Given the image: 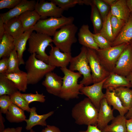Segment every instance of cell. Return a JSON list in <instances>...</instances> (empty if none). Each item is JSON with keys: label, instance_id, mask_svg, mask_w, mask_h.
Listing matches in <instances>:
<instances>
[{"label": "cell", "instance_id": "cell-28", "mask_svg": "<svg viewBox=\"0 0 132 132\" xmlns=\"http://www.w3.org/2000/svg\"><path fill=\"white\" fill-rule=\"evenodd\" d=\"M127 119L125 116L119 115L112 121L111 123L107 125L102 132H127L126 127Z\"/></svg>", "mask_w": 132, "mask_h": 132}, {"label": "cell", "instance_id": "cell-18", "mask_svg": "<svg viewBox=\"0 0 132 132\" xmlns=\"http://www.w3.org/2000/svg\"><path fill=\"white\" fill-rule=\"evenodd\" d=\"M79 43L83 46L96 50L99 49L95 42L93 33L90 31L88 24L83 25L78 34Z\"/></svg>", "mask_w": 132, "mask_h": 132}, {"label": "cell", "instance_id": "cell-3", "mask_svg": "<svg viewBox=\"0 0 132 132\" xmlns=\"http://www.w3.org/2000/svg\"><path fill=\"white\" fill-rule=\"evenodd\" d=\"M35 53L31 54L25 63L28 84H36L56 67L38 59Z\"/></svg>", "mask_w": 132, "mask_h": 132}, {"label": "cell", "instance_id": "cell-55", "mask_svg": "<svg viewBox=\"0 0 132 132\" xmlns=\"http://www.w3.org/2000/svg\"><path fill=\"white\" fill-rule=\"evenodd\" d=\"M130 42L132 44V40H131V41H130Z\"/></svg>", "mask_w": 132, "mask_h": 132}, {"label": "cell", "instance_id": "cell-16", "mask_svg": "<svg viewBox=\"0 0 132 132\" xmlns=\"http://www.w3.org/2000/svg\"><path fill=\"white\" fill-rule=\"evenodd\" d=\"M113 110L108 103L106 98H103L100 103L97 125L98 128L101 131L114 118Z\"/></svg>", "mask_w": 132, "mask_h": 132}, {"label": "cell", "instance_id": "cell-8", "mask_svg": "<svg viewBox=\"0 0 132 132\" xmlns=\"http://www.w3.org/2000/svg\"><path fill=\"white\" fill-rule=\"evenodd\" d=\"M129 43L96 50L102 65L110 73L112 72L120 56Z\"/></svg>", "mask_w": 132, "mask_h": 132}, {"label": "cell", "instance_id": "cell-27", "mask_svg": "<svg viewBox=\"0 0 132 132\" xmlns=\"http://www.w3.org/2000/svg\"><path fill=\"white\" fill-rule=\"evenodd\" d=\"M24 111L12 103L6 114V119L11 123H18L25 121L26 119Z\"/></svg>", "mask_w": 132, "mask_h": 132}, {"label": "cell", "instance_id": "cell-1", "mask_svg": "<svg viewBox=\"0 0 132 132\" xmlns=\"http://www.w3.org/2000/svg\"><path fill=\"white\" fill-rule=\"evenodd\" d=\"M99 110L89 98H86L74 106L71 114L77 124L96 125Z\"/></svg>", "mask_w": 132, "mask_h": 132}, {"label": "cell", "instance_id": "cell-7", "mask_svg": "<svg viewBox=\"0 0 132 132\" xmlns=\"http://www.w3.org/2000/svg\"><path fill=\"white\" fill-rule=\"evenodd\" d=\"M73 17H66L63 16L60 18L50 17L40 20L33 27L36 32L53 36L57 29L63 26L73 23Z\"/></svg>", "mask_w": 132, "mask_h": 132}, {"label": "cell", "instance_id": "cell-2", "mask_svg": "<svg viewBox=\"0 0 132 132\" xmlns=\"http://www.w3.org/2000/svg\"><path fill=\"white\" fill-rule=\"evenodd\" d=\"M64 75L61 90L58 96L66 100L78 98L79 95L82 94L80 90L84 86L78 84V79L82 75L78 72L72 71L66 67L60 68Z\"/></svg>", "mask_w": 132, "mask_h": 132}, {"label": "cell", "instance_id": "cell-15", "mask_svg": "<svg viewBox=\"0 0 132 132\" xmlns=\"http://www.w3.org/2000/svg\"><path fill=\"white\" fill-rule=\"evenodd\" d=\"M52 72L45 75L42 84L48 93L58 97L62 87L63 77Z\"/></svg>", "mask_w": 132, "mask_h": 132}, {"label": "cell", "instance_id": "cell-39", "mask_svg": "<svg viewBox=\"0 0 132 132\" xmlns=\"http://www.w3.org/2000/svg\"><path fill=\"white\" fill-rule=\"evenodd\" d=\"M94 40L100 49H104L111 46V42L100 33L93 34Z\"/></svg>", "mask_w": 132, "mask_h": 132}, {"label": "cell", "instance_id": "cell-47", "mask_svg": "<svg viewBox=\"0 0 132 132\" xmlns=\"http://www.w3.org/2000/svg\"><path fill=\"white\" fill-rule=\"evenodd\" d=\"M2 114L0 112V132H2L5 129L4 124L5 120Z\"/></svg>", "mask_w": 132, "mask_h": 132}, {"label": "cell", "instance_id": "cell-12", "mask_svg": "<svg viewBox=\"0 0 132 132\" xmlns=\"http://www.w3.org/2000/svg\"><path fill=\"white\" fill-rule=\"evenodd\" d=\"M107 78L91 86H83L80 90L82 94L87 96L94 106L99 110L101 100L105 97L102 91L103 84Z\"/></svg>", "mask_w": 132, "mask_h": 132}, {"label": "cell", "instance_id": "cell-56", "mask_svg": "<svg viewBox=\"0 0 132 132\" xmlns=\"http://www.w3.org/2000/svg\"><path fill=\"white\" fill-rule=\"evenodd\" d=\"M132 119V118H131V119Z\"/></svg>", "mask_w": 132, "mask_h": 132}, {"label": "cell", "instance_id": "cell-41", "mask_svg": "<svg viewBox=\"0 0 132 132\" xmlns=\"http://www.w3.org/2000/svg\"><path fill=\"white\" fill-rule=\"evenodd\" d=\"M12 103L10 96L6 95L0 96V112L6 114Z\"/></svg>", "mask_w": 132, "mask_h": 132}, {"label": "cell", "instance_id": "cell-13", "mask_svg": "<svg viewBox=\"0 0 132 132\" xmlns=\"http://www.w3.org/2000/svg\"><path fill=\"white\" fill-rule=\"evenodd\" d=\"M48 55V64L55 67H66L72 58L71 53L62 52L60 49L52 44Z\"/></svg>", "mask_w": 132, "mask_h": 132}, {"label": "cell", "instance_id": "cell-11", "mask_svg": "<svg viewBox=\"0 0 132 132\" xmlns=\"http://www.w3.org/2000/svg\"><path fill=\"white\" fill-rule=\"evenodd\" d=\"M34 10L41 17L44 19L47 17L60 18L63 15L64 11L53 2L44 0L37 1Z\"/></svg>", "mask_w": 132, "mask_h": 132}, {"label": "cell", "instance_id": "cell-54", "mask_svg": "<svg viewBox=\"0 0 132 132\" xmlns=\"http://www.w3.org/2000/svg\"><path fill=\"white\" fill-rule=\"evenodd\" d=\"M126 77L130 81L131 86V87H132V73L130 74Z\"/></svg>", "mask_w": 132, "mask_h": 132}, {"label": "cell", "instance_id": "cell-10", "mask_svg": "<svg viewBox=\"0 0 132 132\" xmlns=\"http://www.w3.org/2000/svg\"><path fill=\"white\" fill-rule=\"evenodd\" d=\"M111 73L126 77L132 73V44L129 43L123 51Z\"/></svg>", "mask_w": 132, "mask_h": 132}, {"label": "cell", "instance_id": "cell-52", "mask_svg": "<svg viewBox=\"0 0 132 132\" xmlns=\"http://www.w3.org/2000/svg\"><path fill=\"white\" fill-rule=\"evenodd\" d=\"M128 7L131 13H132V0H126Z\"/></svg>", "mask_w": 132, "mask_h": 132}, {"label": "cell", "instance_id": "cell-4", "mask_svg": "<svg viewBox=\"0 0 132 132\" xmlns=\"http://www.w3.org/2000/svg\"><path fill=\"white\" fill-rule=\"evenodd\" d=\"M77 27L73 23L65 25L57 31L53 36L55 46L64 53H71L72 44L76 42Z\"/></svg>", "mask_w": 132, "mask_h": 132}, {"label": "cell", "instance_id": "cell-38", "mask_svg": "<svg viewBox=\"0 0 132 132\" xmlns=\"http://www.w3.org/2000/svg\"><path fill=\"white\" fill-rule=\"evenodd\" d=\"M92 2L98 10L103 22L109 12L110 6L102 0H93Z\"/></svg>", "mask_w": 132, "mask_h": 132}, {"label": "cell", "instance_id": "cell-19", "mask_svg": "<svg viewBox=\"0 0 132 132\" xmlns=\"http://www.w3.org/2000/svg\"><path fill=\"white\" fill-rule=\"evenodd\" d=\"M132 40V13L117 36L111 43V46L130 43Z\"/></svg>", "mask_w": 132, "mask_h": 132}, {"label": "cell", "instance_id": "cell-44", "mask_svg": "<svg viewBox=\"0 0 132 132\" xmlns=\"http://www.w3.org/2000/svg\"><path fill=\"white\" fill-rule=\"evenodd\" d=\"M40 132H62L57 127L53 125H47Z\"/></svg>", "mask_w": 132, "mask_h": 132}, {"label": "cell", "instance_id": "cell-36", "mask_svg": "<svg viewBox=\"0 0 132 132\" xmlns=\"http://www.w3.org/2000/svg\"><path fill=\"white\" fill-rule=\"evenodd\" d=\"M8 69L6 73L19 72V62L17 53L15 49L10 54L8 57Z\"/></svg>", "mask_w": 132, "mask_h": 132}, {"label": "cell", "instance_id": "cell-37", "mask_svg": "<svg viewBox=\"0 0 132 132\" xmlns=\"http://www.w3.org/2000/svg\"><path fill=\"white\" fill-rule=\"evenodd\" d=\"M110 22L114 40L121 31L126 22L117 17L111 15Z\"/></svg>", "mask_w": 132, "mask_h": 132}, {"label": "cell", "instance_id": "cell-49", "mask_svg": "<svg viewBox=\"0 0 132 132\" xmlns=\"http://www.w3.org/2000/svg\"><path fill=\"white\" fill-rule=\"evenodd\" d=\"M103 1L110 6L114 4L117 0H102Z\"/></svg>", "mask_w": 132, "mask_h": 132}, {"label": "cell", "instance_id": "cell-57", "mask_svg": "<svg viewBox=\"0 0 132 132\" xmlns=\"http://www.w3.org/2000/svg\"></svg>", "mask_w": 132, "mask_h": 132}, {"label": "cell", "instance_id": "cell-33", "mask_svg": "<svg viewBox=\"0 0 132 132\" xmlns=\"http://www.w3.org/2000/svg\"><path fill=\"white\" fill-rule=\"evenodd\" d=\"M90 6L91 8L90 19L95 34H96L100 32L102 27L103 22L98 10L93 2Z\"/></svg>", "mask_w": 132, "mask_h": 132}, {"label": "cell", "instance_id": "cell-53", "mask_svg": "<svg viewBox=\"0 0 132 132\" xmlns=\"http://www.w3.org/2000/svg\"><path fill=\"white\" fill-rule=\"evenodd\" d=\"M17 132H22V127H18L16 128ZM30 132H36L32 129H31L30 130Z\"/></svg>", "mask_w": 132, "mask_h": 132}, {"label": "cell", "instance_id": "cell-50", "mask_svg": "<svg viewBox=\"0 0 132 132\" xmlns=\"http://www.w3.org/2000/svg\"><path fill=\"white\" fill-rule=\"evenodd\" d=\"M125 116L127 119H130L132 118V107L128 110Z\"/></svg>", "mask_w": 132, "mask_h": 132}, {"label": "cell", "instance_id": "cell-20", "mask_svg": "<svg viewBox=\"0 0 132 132\" xmlns=\"http://www.w3.org/2000/svg\"><path fill=\"white\" fill-rule=\"evenodd\" d=\"M120 87H131L130 82L127 77L111 73L104 82L103 88L114 89Z\"/></svg>", "mask_w": 132, "mask_h": 132}, {"label": "cell", "instance_id": "cell-51", "mask_svg": "<svg viewBox=\"0 0 132 132\" xmlns=\"http://www.w3.org/2000/svg\"><path fill=\"white\" fill-rule=\"evenodd\" d=\"M2 132H17L16 128H8L5 129Z\"/></svg>", "mask_w": 132, "mask_h": 132}, {"label": "cell", "instance_id": "cell-45", "mask_svg": "<svg viewBox=\"0 0 132 132\" xmlns=\"http://www.w3.org/2000/svg\"><path fill=\"white\" fill-rule=\"evenodd\" d=\"M77 132H102L97 127V125L88 126L87 130L85 131H80Z\"/></svg>", "mask_w": 132, "mask_h": 132}, {"label": "cell", "instance_id": "cell-9", "mask_svg": "<svg viewBox=\"0 0 132 132\" xmlns=\"http://www.w3.org/2000/svg\"><path fill=\"white\" fill-rule=\"evenodd\" d=\"M87 56L92 72L93 83L100 82L107 78L110 73L102 65L95 50L87 48Z\"/></svg>", "mask_w": 132, "mask_h": 132}, {"label": "cell", "instance_id": "cell-22", "mask_svg": "<svg viewBox=\"0 0 132 132\" xmlns=\"http://www.w3.org/2000/svg\"><path fill=\"white\" fill-rule=\"evenodd\" d=\"M5 33L14 39L19 37L24 32L22 22L19 16L12 18L4 23Z\"/></svg>", "mask_w": 132, "mask_h": 132}, {"label": "cell", "instance_id": "cell-21", "mask_svg": "<svg viewBox=\"0 0 132 132\" xmlns=\"http://www.w3.org/2000/svg\"><path fill=\"white\" fill-rule=\"evenodd\" d=\"M33 31V28L14 39V43L15 49L18 54L19 65H24L25 63L23 59V53L26 49L27 42Z\"/></svg>", "mask_w": 132, "mask_h": 132}, {"label": "cell", "instance_id": "cell-23", "mask_svg": "<svg viewBox=\"0 0 132 132\" xmlns=\"http://www.w3.org/2000/svg\"><path fill=\"white\" fill-rule=\"evenodd\" d=\"M105 98L108 104L112 106L113 109L117 110L120 115L124 116L127 112L128 110L122 105L120 99L116 95L113 89H106Z\"/></svg>", "mask_w": 132, "mask_h": 132}, {"label": "cell", "instance_id": "cell-24", "mask_svg": "<svg viewBox=\"0 0 132 132\" xmlns=\"http://www.w3.org/2000/svg\"><path fill=\"white\" fill-rule=\"evenodd\" d=\"M112 15L115 16L126 22L128 20L131 12L126 0H117L116 3L110 6Z\"/></svg>", "mask_w": 132, "mask_h": 132}, {"label": "cell", "instance_id": "cell-46", "mask_svg": "<svg viewBox=\"0 0 132 132\" xmlns=\"http://www.w3.org/2000/svg\"><path fill=\"white\" fill-rule=\"evenodd\" d=\"M5 32L4 23L2 18L0 16V40L2 39Z\"/></svg>", "mask_w": 132, "mask_h": 132}, {"label": "cell", "instance_id": "cell-40", "mask_svg": "<svg viewBox=\"0 0 132 132\" xmlns=\"http://www.w3.org/2000/svg\"><path fill=\"white\" fill-rule=\"evenodd\" d=\"M22 96L28 104L34 101H38L44 103L45 100V96L43 94H39L37 91L36 93L22 94Z\"/></svg>", "mask_w": 132, "mask_h": 132}, {"label": "cell", "instance_id": "cell-17", "mask_svg": "<svg viewBox=\"0 0 132 132\" xmlns=\"http://www.w3.org/2000/svg\"><path fill=\"white\" fill-rule=\"evenodd\" d=\"M36 110L35 107L31 108L29 118L25 121L26 124L25 128L27 130H30L36 125L46 126L47 124L46 120L54 113V111H51L44 114L39 115L37 114Z\"/></svg>", "mask_w": 132, "mask_h": 132}, {"label": "cell", "instance_id": "cell-34", "mask_svg": "<svg viewBox=\"0 0 132 132\" xmlns=\"http://www.w3.org/2000/svg\"><path fill=\"white\" fill-rule=\"evenodd\" d=\"M12 103L16 105L24 111L30 112L31 108L23 98L22 93L18 90L10 96Z\"/></svg>", "mask_w": 132, "mask_h": 132}, {"label": "cell", "instance_id": "cell-6", "mask_svg": "<svg viewBox=\"0 0 132 132\" xmlns=\"http://www.w3.org/2000/svg\"><path fill=\"white\" fill-rule=\"evenodd\" d=\"M28 51L31 54L35 53L38 59L48 64V55L45 50L48 46H51L53 42L51 36L46 34L33 32L28 40Z\"/></svg>", "mask_w": 132, "mask_h": 132}, {"label": "cell", "instance_id": "cell-35", "mask_svg": "<svg viewBox=\"0 0 132 132\" xmlns=\"http://www.w3.org/2000/svg\"><path fill=\"white\" fill-rule=\"evenodd\" d=\"M111 15L110 10L104 21L99 33L106 37L111 43L114 40L111 25L110 18Z\"/></svg>", "mask_w": 132, "mask_h": 132}, {"label": "cell", "instance_id": "cell-42", "mask_svg": "<svg viewBox=\"0 0 132 132\" xmlns=\"http://www.w3.org/2000/svg\"><path fill=\"white\" fill-rule=\"evenodd\" d=\"M22 0H0V9L4 8L11 9L18 5Z\"/></svg>", "mask_w": 132, "mask_h": 132}, {"label": "cell", "instance_id": "cell-25", "mask_svg": "<svg viewBox=\"0 0 132 132\" xmlns=\"http://www.w3.org/2000/svg\"><path fill=\"white\" fill-rule=\"evenodd\" d=\"M7 78L12 81L19 90L25 92L28 84L27 73L23 71L5 74Z\"/></svg>", "mask_w": 132, "mask_h": 132}, {"label": "cell", "instance_id": "cell-48", "mask_svg": "<svg viewBox=\"0 0 132 132\" xmlns=\"http://www.w3.org/2000/svg\"><path fill=\"white\" fill-rule=\"evenodd\" d=\"M126 127L127 132H132V120L127 119Z\"/></svg>", "mask_w": 132, "mask_h": 132}, {"label": "cell", "instance_id": "cell-5", "mask_svg": "<svg viewBox=\"0 0 132 132\" xmlns=\"http://www.w3.org/2000/svg\"><path fill=\"white\" fill-rule=\"evenodd\" d=\"M87 48L83 46L80 53L76 56L72 57L70 61L69 69L74 72L78 71L83 76L79 84L87 86L93 83L91 70L88 60Z\"/></svg>", "mask_w": 132, "mask_h": 132}, {"label": "cell", "instance_id": "cell-30", "mask_svg": "<svg viewBox=\"0 0 132 132\" xmlns=\"http://www.w3.org/2000/svg\"><path fill=\"white\" fill-rule=\"evenodd\" d=\"M123 106L128 110L132 107V90L129 88L120 87L113 89Z\"/></svg>", "mask_w": 132, "mask_h": 132}, {"label": "cell", "instance_id": "cell-31", "mask_svg": "<svg viewBox=\"0 0 132 132\" xmlns=\"http://www.w3.org/2000/svg\"><path fill=\"white\" fill-rule=\"evenodd\" d=\"M19 90L14 83L7 78L5 74H0V96H10Z\"/></svg>", "mask_w": 132, "mask_h": 132}, {"label": "cell", "instance_id": "cell-26", "mask_svg": "<svg viewBox=\"0 0 132 132\" xmlns=\"http://www.w3.org/2000/svg\"><path fill=\"white\" fill-rule=\"evenodd\" d=\"M24 32L33 28L41 17L35 10L26 11L19 16Z\"/></svg>", "mask_w": 132, "mask_h": 132}, {"label": "cell", "instance_id": "cell-14", "mask_svg": "<svg viewBox=\"0 0 132 132\" xmlns=\"http://www.w3.org/2000/svg\"><path fill=\"white\" fill-rule=\"evenodd\" d=\"M37 1L35 0H22L21 2L13 8L0 14L4 23L9 20L19 16L24 12L35 10Z\"/></svg>", "mask_w": 132, "mask_h": 132}, {"label": "cell", "instance_id": "cell-32", "mask_svg": "<svg viewBox=\"0 0 132 132\" xmlns=\"http://www.w3.org/2000/svg\"><path fill=\"white\" fill-rule=\"evenodd\" d=\"M50 1L64 11L75 6L77 4L90 5L92 3V0H51Z\"/></svg>", "mask_w": 132, "mask_h": 132}, {"label": "cell", "instance_id": "cell-29", "mask_svg": "<svg viewBox=\"0 0 132 132\" xmlns=\"http://www.w3.org/2000/svg\"><path fill=\"white\" fill-rule=\"evenodd\" d=\"M14 38L8 34L5 33L0 43V58L9 57L10 54L15 48Z\"/></svg>", "mask_w": 132, "mask_h": 132}, {"label": "cell", "instance_id": "cell-43", "mask_svg": "<svg viewBox=\"0 0 132 132\" xmlns=\"http://www.w3.org/2000/svg\"><path fill=\"white\" fill-rule=\"evenodd\" d=\"M8 67V57L2 58L0 60V74H5L6 73Z\"/></svg>", "mask_w": 132, "mask_h": 132}]
</instances>
